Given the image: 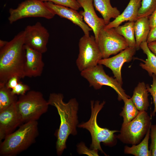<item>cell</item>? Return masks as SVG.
Segmentation results:
<instances>
[{
  "label": "cell",
  "instance_id": "obj_1",
  "mask_svg": "<svg viewBox=\"0 0 156 156\" xmlns=\"http://www.w3.org/2000/svg\"><path fill=\"white\" fill-rule=\"evenodd\" d=\"M63 98L62 94L53 93L50 94L48 101L49 105L56 107L60 116V123L56 134V152L59 156L61 155L66 148L69 135L77 134L76 128L78 122V103L76 99H71L65 103Z\"/></svg>",
  "mask_w": 156,
  "mask_h": 156
},
{
  "label": "cell",
  "instance_id": "obj_2",
  "mask_svg": "<svg viewBox=\"0 0 156 156\" xmlns=\"http://www.w3.org/2000/svg\"><path fill=\"white\" fill-rule=\"evenodd\" d=\"M24 31L16 35L0 50V84L5 85L11 77L20 79L25 76L24 66L25 60Z\"/></svg>",
  "mask_w": 156,
  "mask_h": 156
},
{
  "label": "cell",
  "instance_id": "obj_3",
  "mask_svg": "<svg viewBox=\"0 0 156 156\" xmlns=\"http://www.w3.org/2000/svg\"><path fill=\"white\" fill-rule=\"evenodd\" d=\"M38 125L37 121L23 123L6 136L0 142V155L15 156L28 148L38 135Z\"/></svg>",
  "mask_w": 156,
  "mask_h": 156
},
{
  "label": "cell",
  "instance_id": "obj_4",
  "mask_svg": "<svg viewBox=\"0 0 156 156\" xmlns=\"http://www.w3.org/2000/svg\"><path fill=\"white\" fill-rule=\"evenodd\" d=\"M105 103V101L100 103L98 101L95 102L94 101H91V113L90 119L87 122L82 123L77 126L79 127L87 129L90 133L92 137L90 148L100 151L105 155V154L101 147V143L102 142L105 145L110 146L115 145L117 137L114 133L118 131L102 128L97 124V118L98 114Z\"/></svg>",
  "mask_w": 156,
  "mask_h": 156
},
{
  "label": "cell",
  "instance_id": "obj_5",
  "mask_svg": "<svg viewBox=\"0 0 156 156\" xmlns=\"http://www.w3.org/2000/svg\"><path fill=\"white\" fill-rule=\"evenodd\" d=\"M16 105L23 124L37 121L47 112L49 105L41 92L31 90L20 95Z\"/></svg>",
  "mask_w": 156,
  "mask_h": 156
},
{
  "label": "cell",
  "instance_id": "obj_6",
  "mask_svg": "<svg viewBox=\"0 0 156 156\" xmlns=\"http://www.w3.org/2000/svg\"><path fill=\"white\" fill-rule=\"evenodd\" d=\"M151 120V117L146 111H140L132 120L122 125L117 138L124 144H137L150 128Z\"/></svg>",
  "mask_w": 156,
  "mask_h": 156
},
{
  "label": "cell",
  "instance_id": "obj_7",
  "mask_svg": "<svg viewBox=\"0 0 156 156\" xmlns=\"http://www.w3.org/2000/svg\"><path fill=\"white\" fill-rule=\"evenodd\" d=\"M8 20L10 24L28 17H42L50 19L55 15L44 4L39 0H26L16 8H10Z\"/></svg>",
  "mask_w": 156,
  "mask_h": 156
},
{
  "label": "cell",
  "instance_id": "obj_8",
  "mask_svg": "<svg viewBox=\"0 0 156 156\" xmlns=\"http://www.w3.org/2000/svg\"><path fill=\"white\" fill-rule=\"evenodd\" d=\"M81 76L88 82L90 86L96 90L101 89L103 86H109L114 89L118 95V100L130 98L117 80L109 76L105 73L102 65L98 64L92 67L81 72Z\"/></svg>",
  "mask_w": 156,
  "mask_h": 156
},
{
  "label": "cell",
  "instance_id": "obj_9",
  "mask_svg": "<svg viewBox=\"0 0 156 156\" xmlns=\"http://www.w3.org/2000/svg\"><path fill=\"white\" fill-rule=\"evenodd\" d=\"M79 47L76 64L80 72L96 66L102 59L94 36L84 35L79 40Z\"/></svg>",
  "mask_w": 156,
  "mask_h": 156
},
{
  "label": "cell",
  "instance_id": "obj_10",
  "mask_svg": "<svg viewBox=\"0 0 156 156\" xmlns=\"http://www.w3.org/2000/svg\"><path fill=\"white\" fill-rule=\"evenodd\" d=\"M96 41L102 59L116 55L128 47L125 38L118 33L114 28H106L105 26L101 28Z\"/></svg>",
  "mask_w": 156,
  "mask_h": 156
},
{
  "label": "cell",
  "instance_id": "obj_11",
  "mask_svg": "<svg viewBox=\"0 0 156 156\" xmlns=\"http://www.w3.org/2000/svg\"><path fill=\"white\" fill-rule=\"evenodd\" d=\"M24 31L25 45L42 54L47 51L49 34L40 22L27 26Z\"/></svg>",
  "mask_w": 156,
  "mask_h": 156
},
{
  "label": "cell",
  "instance_id": "obj_12",
  "mask_svg": "<svg viewBox=\"0 0 156 156\" xmlns=\"http://www.w3.org/2000/svg\"><path fill=\"white\" fill-rule=\"evenodd\" d=\"M136 50L135 47H128L114 56L102 59L99 61L98 64L104 65L111 69L114 77L122 86V67L124 63L129 62L132 60Z\"/></svg>",
  "mask_w": 156,
  "mask_h": 156
},
{
  "label": "cell",
  "instance_id": "obj_13",
  "mask_svg": "<svg viewBox=\"0 0 156 156\" xmlns=\"http://www.w3.org/2000/svg\"><path fill=\"white\" fill-rule=\"evenodd\" d=\"M16 103L0 112V142L22 124L16 109Z\"/></svg>",
  "mask_w": 156,
  "mask_h": 156
},
{
  "label": "cell",
  "instance_id": "obj_14",
  "mask_svg": "<svg viewBox=\"0 0 156 156\" xmlns=\"http://www.w3.org/2000/svg\"><path fill=\"white\" fill-rule=\"evenodd\" d=\"M44 3L55 15L69 20L80 27L85 35H90V32L92 30L83 21V17L80 12L70 8L57 5L51 2L45 1Z\"/></svg>",
  "mask_w": 156,
  "mask_h": 156
},
{
  "label": "cell",
  "instance_id": "obj_15",
  "mask_svg": "<svg viewBox=\"0 0 156 156\" xmlns=\"http://www.w3.org/2000/svg\"><path fill=\"white\" fill-rule=\"evenodd\" d=\"M84 10L79 12L86 23L92 29L96 40L100 29L106 24L103 18H99L94 9L93 0H77Z\"/></svg>",
  "mask_w": 156,
  "mask_h": 156
},
{
  "label": "cell",
  "instance_id": "obj_16",
  "mask_svg": "<svg viewBox=\"0 0 156 156\" xmlns=\"http://www.w3.org/2000/svg\"><path fill=\"white\" fill-rule=\"evenodd\" d=\"M25 47L26 54L24 72L25 77L40 76L44 66L42 53L25 45Z\"/></svg>",
  "mask_w": 156,
  "mask_h": 156
},
{
  "label": "cell",
  "instance_id": "obj_17",
  "mask_svg": "<svg viewBox=\"0 0 156 156\" xmlns=\"http://www.w3.org/2000/svg\"><path fill=\"white\" fill-rule=\"evenodd\" d=\"M142 0H130L123 12L113 21L106 25V28H115L127 21L135 22L138 19Z\"/></svg>",
  "mask_w": 156,
  "mask_h": 156
},
{
  "label": "cell",
  "instance_id": "obj_18",
  "mask_svg": "<svg viewBox=\"0 0 156 156\" xmlns=\"http://www.w3.org/2000/svg\"><path fill=\"white\" fill-rule=\"evenodd\" d=\"M148 92L146 85L143 82H139L134 89L130 99L140 112L146 111L149 106Z\"/></svg>",
  "mask_w": 156,
  "mask_h": 156
},
{
  "label": "cell",
  "instance_id": "obj_19",
  "mask_svg": "<svg viewBox=\"0 0 156 156\" xmlns=\"http://www.w3.org/2000/svg\"><path fill=\"white\" fill-rule=\"evenodd\" d=\"M134 29L136 41V48L140 49L141 43L146 41L151 28L149 17H142L138 18L134 22Z\"/></svg>",
  "mask_w": 156,
  "mask_h": 156
},
{
  "label": "cell",
  "instance_id": "obj_20",
  "mask_svg": "<svg viewBox=\"0 0 156 156\" xmlns=\"http://www.w3.org/2000/svg\"><path fill=\"white\" fill-rule=\"evenodd\" d=\"M110 0H93L95 9L102 16L105 24L107 25L112 18H116L120 14V12L117 8L113 7Z\"/></svg>",
  "mask_w": 156,
  "mask_h": 156
},
{
  "label": "cell",
  "instance_id": "obj_21",
  "mask_svg": "<svg viewBox=\"0 0 156 156\" xmlns=\"http://www.w3.org/2000/svg\"><path fill=\"white\" fill-rule=\"evenodd\" d=\"M150 128L149 129L142 141L138 144L132 145L131 147L125 146L124 153L131 154L135 156H151V153L148 147L150 135Z\"/></svg>",
  "mask_w": 156,
  "mask_h": 156
},
{
  "label": "cell",
  "instance_id": "obj_22",
  "mask_svg": "<svg viewBox=\"0 0 156 156\" xmlns=\"http://www.w3.org/2000/svg\"><path fill=\"white\" fill-rule=\"evenodd\" d=\"M140 48L146 55L147 58L145 60H143L144 63H140V66L147 72L150 77L153 74L156 76V56L149 49L146 41L142 42Z\"/></svg>",
  "mask_w": 156,
  "mask_h": 156
},
{
  "label": "cell",
  "instance_id": "obj_23",
  "mask_svg": "<svg viewBox=\"0 0 156 156\" xmlns=\"http://www.w3.org/2000/svg\"><path fill=\"white\" fill-rule=\"evenodd\" d=\"M134 22L129 21L123 25L114 28L116 31L125 38L129 47H136Z\"/></svg>",
  "mask_w": 156,
  "mask_h": 156
},
{
  "label": "cell",
  "instance_id": "obj_24",
  "mask_svg": "<svg viewBox=\"0 0 156 156\" xmlns=\"http://www.w3.org/2000/svg\"><path fill=\"white\" fill-rule=\"evenodd\" d=\"M18 99L16 95L13 94L5 84H0V112L16 103Z\"/></svg>",
  "mask_w": 156,
  "mask_h": 156
},
{
  "label": "cell",
  "instance_id": "obj_25",
  "mask_svg": "<svg viewBox=\"0 0 156 156\" xmlns=\"http://www.w3.org/2000/svg\"><path fill=\"white\" fill-rule=\"evenodd\" d=\"M124 105L120 115L123 117L122 125L129 122L133 119L139 113L138 109L130 98H126L123 100Z\"/></svg>",
  "mask_w": 156,
  "mask_h": 156
},
{
  "label": "cell",
  "instance_id": "obj_26",
  "mask_svg": "<svg viewBox=\"0 0 156 156\" xmlns=\"http://www.w3.org/2000/svg\"><path fill=\"white\" fill-rule=\"evenodd\" d=\"M156 8V0H142L138 18L149 17Z\"/></svg>",
  "mask_w": 156,
  "mask_h": 156
},
{
  "label": "cell",
  "instance_id": "obj_27",
  "mask_svg": "<svg viewBox=\"0 0 156 156\" xmlns=\"http://www.w3.org/2000/svg\"><path fill=\"white\" fill-rule=\"evenodd\" d=\"M42 1H50L55 4L70 8L76 10L81 6L77 0H39Z\"/></svg>",
  "mask_w": 156,
  "mask_h": 156
},
{
  "label": "cell",
  "instance_id": "obj_28",
  "mask_svg": "<svg viewBox=\"0 0 156 156\" xmlns=\"http://www.w3.org/2000/svg\"><path fill=\"white\" fill-rule=\"evenodd\" d=\"M152 77L153 78L152 84L150 87L148 84H147L146 86L148 92L151 94L153 99L154 108L152 115L154 116L156 113V76L153 74Z\"/></svg>",
  "mask_w": 156,
  "mask_h": 156
},
{
  "label": "cell",
  "instance_id": "obj_29",
  "mask_svg": "<svg viewBox=\"0 0 156 156\" xmlns=\"http://www.w3.org/2000/svg\"><path fill=\"white\" fill-rule=\"evenodd\" d=\"M150 136L151 142L150 150L151 152V156H156V124L151 125Z\"/></svg>",
  "mask_w": 156,
  "mask_h": 156
},
{
  "label": "cell",
  "instance_id": "obj_30",
  "mask_svg": "<svg viewBox=\"0 0 156 156\" xmlns=\"http://www.w3.org/2000/svg\"><path fill=\"white\" fill-rule=\"evenodd\" d=\"M29 89L28 86L19 81L16 86L11 90L13 94L21 95L25 94Z\"/></svg>",
  "mask_w": 156,
  "mask_h": 156
},
{
  "label": "cell",
  "instance_id": "obj_31",
  "mask_svg": "<svg viewBox=\"0 0 156 156\" xmlns=\"http://www.w3.org/2000/svg\"><path fill=\"white\" fill-rule=\"evenodd\" d=\"M20 78L17 76L11 77L8 81L5 84L8 88L12 90L14 88L19 82Z\"/></svg>",
  "mask_w": 156,
  "mask_h": 156
},
{
  "label": "cell",
  "instance_id": "obj_32",
  "mask_svg": "<svg viewBox=\"0 0 156 156\" xmlns=\"http://www.w3.org/2000/svg\"><path fill=\"white\" fill-rule=\"evenodd\" d=\"M156 41V26L151 29L147 39V43Z\"/></svg>",
  "mask_w": 156,
  "mask_h": 156
},
{
  "label": "cell",
  "instance_id": "obj_33",
  "mask_svg": "<svg viewBox=\"0 0 156 156\" xmlns=\"http://www.w3.org/2000/svg\"><path fill=\"white\" fill-rule=\"evenodd\" d=\"M149 20L151 29L156 26V8L149 16Z\"/></svg>",
  "mask_w": 156,
  "mask_h": 156
},
{
  "label": "cell",
  "instance_id": "obj_34",
  "mask_svg": "<svg viewBox=\"0 0 156 156\" xmlns=\"http://www.w3.org/2000/svg\"><path fill=\"white\" fill-rule=\"evenodd\" d=\"M148 46L150 51L156 56V41L148 43Z\"/></svg>",
  "mask_w": 156,
  "mask_h": 156
},
{
  "label": "cell",
  "instance_id": "obj_35",
  "mask_svg": "<svg viewBox=\"0 0 156 156\" xmlns=\"http://www.w3.org/2000/svg\"><path fill=\"white\" fill-rule=\"evenodd\" d=\"M8 41L0 40V49L4 47L8 42Z\"/></svg>",
  "mask_w": 156,
  "mask_h": 156
}]
</instances>
